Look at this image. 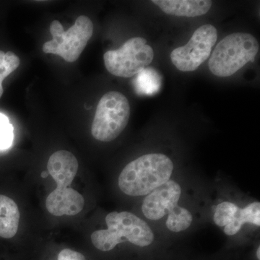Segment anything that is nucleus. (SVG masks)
Listing matches in <instances>:
<instances>
[{
    "label": "nucleus",
    "instance_id": "nucleus-13",
    "mask_svg": "<svg viewBox=\"0 0 260 260\" xmlns=\"http://www.w3.org/2000/svg\"><path fill=\"white\" fill-rule=\"evenodd\" d=\"M254 224L256 226L260 225V203L254 202L245 208H239L234 215V218L230 223L224 229V233L228 236L237 234L242 229L244 223Z\"/></svg>",
    "mask_w": 260,
    "mask_h": 260
},
{
    "label": "nucleus",
    "instance_id": "nucleus-5",
    "mask_svg": "<svg viewBox=\"0 0 260 260\" xmlns=\"http://www.w3.org/2000/svg\"><path fill=\"white\" fill-rule=\"evenodd\" d=\"M129 116V103L125 95L117 91L108 92L98 104L92 135L99 141H113L125 129Z\"/></svg>",
    "mask_w": 260,
    "mask_h": 260
},
{
    "label": "nucleus",
    "instance_id": "nucleus-3",
    "mask_svg": "<svg viewBox=\"0 0 260 260\" xmlns=\"http://www.w3.org/2000/svg\"><path fill=\"white\" fill-rule=\"evenodd\" d=\"M259 49V43L251 34H230L214 49L208 62L210 72L220 78L232 76L248 62L254 61Z\"/></svg>",
    "mask_w": 260,
    "mask_h": 260
},
{
    "label": "nucleus",
    "instance_id": "nucleus-17",
    "mask_svg": "<svg viewBox=\"0 0 260 260\" xmlns=\"http://www.w3.org/2000/svg\"><path fill=\"white\" fill-rule=\"evenodd\" d=\"M239 207L230 202H223L216 207L214 214V222L219 227L226 226L232 222Z\"/></svg>",
    "mask_w": 260,
    "mask_h": 260
},
{
    "label": "nucleus",
    "instance_id": "nucleus-4",
    "mask_svg": "<svg viewBox=\"0 0 260 260\" xmlns=\"http://www.w3.org/2000/svg\"><path fill=\"white\" fill-rule=\"evenodd\" d=\"M93 24L88 17L80 15L73 26L64 30L58 20L50 25L52 39L43 46L46 54L61 56L68 62L78 60L93 34Z\"/></svg>",
    "mask_w": 260,
    "mask_h": 260
},
{
    "label": "nucleus",
    "instance_id": "nucleus-6",
    "mask_svg": "<svg viewBox=\"0 0 260 260\" xmlns=\"http://www.w3.org/2000/svg\"><path fill=\"white\" fill-rule=\"evenodd\" d=\"M153 48L144 38L134 37L126 41L119 49L104 54L106 68L111 74L120 78L135 76L153 60Z\"/></svg>",
    "mask_w": 260,
    "mask_h": 260
},
{
    "label": "nucleus",
    "instance_id": "nucleus-9",
    "mask_svg": "<svg viewBox=\"0 0 260 260\" xmlns=\"http://www.w3.org/2000/svg\"><path fill=\"white\" fill-rule=\"evenodd\" d=\"M85 200L78 191L70 187H56L46 200L48 211L54 216L73 215L83 209Z\"/></svg>",
    "mask_w": 260,
    "mask_h": 260
},
{
    "label": "nucleus",
    "instance_id": "nucleus-1",
    "mask_svg": "<svg viewBox=\"0 0 260 260\" xmlns=\"http://www.w3.org/2000/svg\"><path fill=\"white\" fill-rule=\"evenodd\" d=\"M174 164L161 153L142 155L128 164L121 172L119 189L129 196H144L170 180Z\"/></svg>",
    "mask_w": 260,
    "mask_h": 260
},
{
    "label": "nucleus",
    "instance_id": "nucleus-14",
    "mask_svg": "<svg viewBox=\"0 0 260 260\" xmlns=\"http://www.w3.org/2000/svg\"><path fill=\"white\" fill-rule=\"evenodd\" d=\"M162 85V77L153 68H145L136 75L133 85L139 95H153L158 93Z\"/></svg>",
    "mask_w": 260,
    "mask_h": 260
},
{
    "label": "nucleus",
    "instance_id": "nucleus-21",
    "mask_svg": "<svg viewBox=\"0 0 260 260\" xmlns=\"http://www.w3.org/2000/svg\"><path fill=\"white\" fill-rule=\"evenodd\" d=\"M256 256L258 259H260V247H258L257 251H256Z\"/></svg>",
    "mask_w": 260,
    "mask_h": 260
},
{
    "label": "nucleus",
    "instance_id": "nucleus-15",
    "mask_svg": "<svg viewBox=\"0 0 260 260\" xmlns=\"http://www.w3.org/2000/svg\"><path fill=\"white\" fill-rule=\"evenodd\" d=\"M168 215L166 224L171 232H183L190 226L192 223V215L190 212L179 205H177Z\"/></svg>",
    "mask_w": 260,
    "mask_h": 260
},
{
    "label": "nucleus",
    "instance_id": "nucleus-8",
    "mask_svg": "<svg viewBox=\"0 0 260 260\" xmlns=\"http://www.w3.org/2000/svg\"><path fill=\"white\" fill-rule=\"evenodd\" d=\"M181 194L180 185L176 181L169 180L147 195L142 205V211L149 220H160L179 205Z\"/></svg>",
    "mask_w": 260,
    "mask_h": 260
},
{
    "label": "nucleus",
    "instance_id": "nucleus-18",
    "mask_svg": "<svg viewBox=\"0 0 260 260\" xmlns=\"http://www.w3.org/2000/svg\"><path fill=\"white\" fill-rule=\"evenodd\" d=\"M13 126L4 114H0V150H6L13 145Z\"/></svg>",
    "mask_w": 260,
    "mask_h": 260
},
{
    "label": "nucleus",
    "instance_id": "nucleus-16",
    "mask_svg": "<svg viewBox=\"0 0 260 260\" xmlns=\"http://www.w3.org/2000/svg\"><path fill=\"white\" fill-rule=\"evenodd\" d=\"M20 65V59L13 51H4L0 50V99L3 96V80L14 72Z\"/></svg>",
    "mask_w": 260,
    "mask_h": 260
},
{
    "label": "nucleus",
    "instance_id": "nucleus-10",
    "mask_svg": "<svg viewBox=\"0 0 260 260\" xmlns=\"http://www.w3.org/2000/svg\"><path fill=\"white\" fill-rule=\"evenodd\" d=\"M78 161L73 153L59 150L48 160V172L55 181L58 188L68 187L74 180L78 171Z\"/></svg>",
    "mask_w": 260,
    "mask_h": 260
},
{
    "label": "nucleus",
    "instance_id": "nucleus-19",
    "mask_svg": "<svg viewBox=\"0 0 260 260\" xmlns=\"http://www.w3.org/2000/svg\"><path fill=\"white\" fill-rule=\"evenodd\" d=\"M58 260H86V259L81 253L70 249H64L59 252Z\"/></svg>",
    "mask_w": 260,
    "mask_h": 260
},
{
    "label": "nucleus",
    "instance_id": "nucleus-11",
    "mask_svg": "<svg viewBox=\"0 0 260 260\" xmlns=\"http://www.w3.org/2000/svg\"><path fill=\"white\" fill-rule=\"evenodd\" d=\"M152 3L168 15L189 18L206 14L212 6L208 0H153Z\"/></svg>",
    "mask_w": 260,
    "mask_h": 260
},
{
    "label": "nucleus",
    "instance_id": "nucleus-12",
    "mask_svg": "<svg viewBox=\"0 0 260 260\" xmlns=\"http://www.w3.org/2000/svg\"><path fill=\"white\" fill-rule=\"evenodd\" d=\"M20 217L18 205L14 200L0 194V237L11 239L16 235Z\"/></svg>",
    "mask_w": 260,
    "mask_h": 260
},
{
    "label": "nucleus",
    "instance_id": "nucleus-2",
    "mask_svg": "<svg viewBox=\"0 0 260 260\" xmlns=\"http://www.w3.org/2000/svg\"><path fill=\"white\" fill-rule=\"evenodd\" d=\"M107 229L94 232L91 242L99 250H112L117 244L130 242L138 246L153 243L154 234L146 222L130 212H112L106 217Z\"/></svg>",
    "mask_w": 260,
    "mask_h": 260
},
{
    "label": "nucleus",
    "instance_id": "nucleus-7",
    "mask_svg": "<svg viewBox=\"0 0 260 260\" xmlns=\"http://www.w3.org/2000/svg\"><path fill=\"white\" fill-rule=\"evenodd\" d=\"M218 39L217 29L212 25H202L195 30L190 40L171 53L173 64L182 72H192L209 58Z\"/></svg>",
    "mask_w": 260,
    "mask_h": 260
},
{
    "label": "nucleus",
    "instance_id": "nucleus-20",
    "mask_svg": "<svg viewBox=\"0 0 260 260\" xmlns=\"http://www.w3.org/2000/svg\"><path fill=\"white\" fill-rule=\"evenodd\" d=\"M48 175H49V173L47 172H44L42 174V177L43 178H46L48 177Z\"/></svg>",
    "mask_w": 260,
    "mask_h": 260
}]
</instances>
